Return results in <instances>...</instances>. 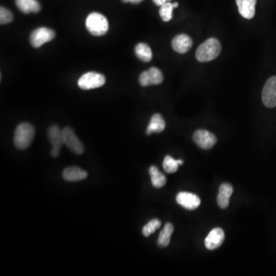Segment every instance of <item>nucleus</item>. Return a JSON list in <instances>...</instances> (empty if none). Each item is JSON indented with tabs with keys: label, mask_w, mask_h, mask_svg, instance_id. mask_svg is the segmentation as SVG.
<instances>
[{
	"label": "nucleus",
	"mask_w": 276,
	"mask_h": 276,
	"mask_svg": "<svg viewBox=\"0 0 276 276\" xmlns=\"http://www.w3.org/2000/svg\"><path fill=\"white\" fill-rule=\"evenodd\" d=\"M262 102L267 108L276 107V76L270 78L265 83L262 90Z\"/></svg>",
	"instance_id": "6e6552de"
},
{
	"label": "nucleus",
	"mask_w": 276,
	"mask_h": 276,
	"mask_svg": "<svg viewBox=\"0 0 276 276\" xmlns=\"http://www.w3.org/2000/svg\"><path fill=\"white\" fill-rule=\"evenodd\" d=\"M49 142L52 145L51 154L53 157L59 156L60 150L64 144L63 131L57 125H52L48 131Z\"/></svg>",
	"instance_id": "423d86ee"
},
{
	"label": "nucleus",
	"mask_w": 276,
	"mask_h": 276,
	"mask_svg": "<svg viewBox=\"0 0 276 276\" xmlns=\"http://www.w3.org/2000/svg\"><path fill=\"white\" fill-rule=\"evenodd\" d=\"M105 77L100 73L90 72L83 74L78 81V86L82 90L98 88L105 84Z\"/></svg>",
	"instance_id": "39448f33"
},
{
	"label": "nucleus",
	"mask_w": 276,
	"mask_h": 276,
	"mask_svg": "<svg viewBox=\"0 0 276 276\" xmlns=\"http://www.w3.org/2000/svg\"><path fill=\"white\" fill-rule=\"evenodd\" d=\"M163 81V73L155 67L150 68L148 71L141 73L139 78V83L143 87L150 85H157Z\"/></svg>",
	"instance_id": "1a4fd4ad"
},
{
	"label": "nucleus",
	"mask_w": 276,
	"mask_h": 276,
	"mask_svg": "<svg viewBox=\"0 0 276 276\" xmlns=\"http://www.w3.org/2000/svg\"><path fill=\"white\" fill-rule=\"evenodd\" d=\"M173 232V226L171 223H166L163 230L160 232L157 243L160 247H166L170 242V238Z\"/></svg>",
	"instance_id": "412c9836"
},
{
	"label": "nucleus",
	"mask_w": 276,
	"mask_h": 276,
	"mask_svg": "<svg viewBox=\"0 0 276 276\" xmlns=\"http://www.w3.org/2000/svg\"><path fill=\"white\" fill-rule=\"evenodd\" d=\"M143 0H122L123 3H131L132 4H139Z\"/></svg>",
	"instance_id": "bb28decb"
},
{
	"label": "nucleus",
	"mask_w": 276,
	"mask_h": 276,
	"mask_svg": "<svg viewBox=\"0 0 276 276\" xmlns=\"http://www.w3.org/2000/svg\"><path fill=\"white\" fill-rule=\"evenodd\" d=\"M16 5L24 14L38 13L41 10L40 4L37 0H16Z\"/></svg>",
	"instance_id": "f3484780"
},
{
	"label": "nucleus",
	"mask_w": 276,
	"mask_h": 276,
	"mask_svg": "<svg viewBox=\"0 0 276 276\" xmlns=\"http://www.w3.org/2000/svg\"><path fill=\"white\" fill-rule=\"evenodd\" d=\"M152 185L155 188H161L166 182V178L155 166H150L149 169Z\"/></svg>",
	"instance_id": "6ab92c4d"
},
{
	"label": "nucleus",
	"mask_w": 276,
	"mask_h": 276,
	"mask_svg": "<svg viewBox=\"0 0 276 276\" xmlns=\"http://www.w3.org/2000/svg\"><path fill=\"white\" fill-rule=\"evenodd\" d=\"M193 41L187 35H178L172 41V48L179 54L187 53L192 48Z\"/></svg>",
	"instance_id": "ddd939ff"
},
{
	"label": "nucleus",
	"mask_w": 276,
	"mask_h": 276,
	"mask_svg": "<svg viewBox=\"0 0 276 276\" xmlns=\"http://www.w3.org/2000/svg\"><path fill=\"white\" fill-rule=\"evenodd\" d=\"M160 226H161V223H160V220H157V219H153V220H150L146 226H144L142 230L143 234L146 237H148L150 235H151L157 229H158Z\"/></svg>",
	"instance_id": "b1692460"
},
{
	"label": "nucleus",
	"mask_w": 276,
	"mask_h": 276,
	"mask_svg": "<svg viewBox=\"0 0 276 276\" xmlns=\"http://www.w3.org/2000/svg\"><path fill=\"white\" fill-rule=\"evenodd\" d=\"M135 54L137 58L144 62L151 61L153 54L149 45L145 43H139L136 45Z\"/></svg>",
	"instance_id": "aec40b11"
},
{
	"label": "nucleus",
	"mask_w": 276,
	"mask_h": 276,
	"mask_svg": "<svg viewBox=\"0 0 276 276\" xmlns=\"http://www.w3.org/2000/svg\"><path fill=\"white\" fill-rule=\"evenodd\" d=\"M173 9H175L173 4L170 2L166 3L160 7L159 13L163 22H169L171 20Z\"/></svg>",
	"instance_id": "4be33fe9"
},
{
	"label": "nucleus",
	"mask_w": 276,
	"mask_h": 276,
	"mask_svg": "<svg viewBox=\"0 0 276 276\" xmlns=\"http://www.w3.org/2000/svg\"><path fill=\"white\" fill-rule=\"evenodd\" d=\"M62 131H63L64 144L66 145V147L75 154L78 155L82 154L84 153V147L73 130L67 127L64 128Z\"/></svg>",
	"instance_id": "0eeeda50"
},
{
	"label": "nucleus",
	"mask_w": 276,
	"mask_h": 276,
	"mask_svg": "<svg viewBox=\"0 0 276 276\" xmlns=\"http://www.w3.org/2000/svg\"><path fill=\"white\" fill-rule=\"evenodd\" d=\"M179 164L177 160H175L170 156H166L163 162V168L167 173H173L177 171Z\"/></svg>",
	"instance_id": "5701e85b"
},
{
	"label": "nucleus",
	"mask_w": 276,
	"mask_h": 276,
	"mask_svg": "<svg viewBox=\"0 0 276 276\" xmlns=\"http://www.w3.org/2000/svg\"><path fill=\"white\" fill-rule=\"evenodd\" d=\"M176 202L181 207L189 210H194L201 205V199L196 194L188 192H180L176 196Z\"/></svg>",
	"instance_id": "9b49d317"
},
{
	"label": "nucleus",
	"mask_w": 276,
	"mask_h": 276,
	"mask_svg": "<svg viewBox=\"0 0 276 276\" xmlns=\"http://www.w3.org/2000/svg\"><path fill=\"white\" fill-rule=\"evenodd\" d=\"M86 29L95 36H102L109 32V21L106 17L99 13H92L86 19Z\"/></svg>",
	"instance_id": "f03ea898"
},
{
	"label": "nucleus",
	"mask_w": 276,
	"mask_h": 276,
	"mask_svg": "<svg viewBox=\"0 0 276 276\" xmlns=\"http://www.w3.org/2000/svg\"><path fill=\"white\" fill-rule=\"evenodd\" d=\"M233 193V188L231 184L223 183L220 187L219 194L217 196V204L221 209H226L229 204V198Z\"/></svg>",
	"instance_id": "2eb2a0df"
},
{
	"label": "nucleus",
	"mask_w": 276,
	"mask_h": 276,
	"mask_svg": "<svg viewBox=\"0 0 276 276\" xmlns=\"http://www.w3.org/2000/svg\"><path fill=\"white\" fill-rule=\"evenodd\" d=\"M13 20V15L10 10L5 7L0 9V23L1 25H7L12 23Z\"/></svg>",
	"instance_id": "393cba45"
},
{
	"label": "nucleus",
	"mask_w": 276,
	"mask_h": 276,
	"mask_svg": "<svg viewBox=\"0 0 276 276\" xmlns=\"http://www.w3.org/2000/svg\"><path fill=\"white\" fill-rule=\"evenodd\" d=\"M239 12L243 18L251 20L255 13L257 0H236Z\"/></svg>",
	"instance_id": "4468645a"
},
{
	"label": "nucleus",
	"mask_w": 276,
	"mask_h": 276,
	"mask_svg": "<svg viewBox=\"0 0 276 276\" xmlns=\"http://www.w3.org/2000/svg\"><path fill=\"white\" fill-rule=\"evenodd\" d=\"M35 129L29 123H22L15 131L14 144L20 150H25L33 142Z\"/></svg>",
	"instance_id": "7ed1b4c3"
},
{
	"label": "nucleus",
	"mask_w": 276,
	"mask_h": 276,
	"mask_svg": "<svg viewBox=\"0 0 276 276\" xmlns=\"http://www.w3.org/2000/svg\"><path fill=\"white\" fill-rule=\"evenodd\" d=\"M225 234L223 229L215 228L212 229L205 239V246L209 250H214L220 247L224 242Z\"/></svg>",
	"instance_id": "f8f14e48"
},
{
	"label": "nucleus",
	"mask_w": 276,
	"mask_h": 276,
	"mask_svg": "<svg viewBox=\"0 0 276 276\" xmlns=\"http://www.w3.org/2000/svg\"><path fill=\"white\" fill-rule=\"evenodd\" d=\"M55 37V31L49 28L40 27L35 29L33 33H31L29 42L33 47L37 49L42 46L44 44L53 40Z\"/></svg>",
	"instance_id": "20e7f679"
},
{
	"label": "nucleus",
	"mask_w": 276,
	"mask_h": 276,
	"mask_svg": "<svg viewBox=\"0 0 276 276\" xmlns=\"http://www.w3.org/2000/svg\"><path fill=\"white\" fill-rule=\"evenodd\" d=\"M221 49L219 40L215 38H210L199 46L196 52V58L201 62L213 61L219 56Z\"/></svg>",
	"instance_id": "f257e3e1"
},
{
	"label": "nucleus",
	"mask_w": 276,
	"mask_h": 276,
	"mask_svg": "<svg viewBox=\"0 0 276 276\" xmlns=\"http://www.w3.org/2000/svg\"><path fill=\"white\" fill-rule=\"evenodd\" d=\"M64 179L67 181H75L83 180L86 179L87 176V172L81 170V168L78 166H69V167L65 168L62 173Z\"/></svg>",
	"instance_id": "dca6fc26"
},
{
	"label": "nucleus",
	"mask_w": 276,
	"mask_h": 276,
	"mask_svg": "<svg viewBox=\"0 0 276 276\" xmlns=\"http://www.w3.org/2000/svg\"><path fill=\"white\" fill-rule=\"evenodd\" d=\"M165 127H166V124L163 117L160 114H155L150 119L146 134L150 135L153 133L162 132L165 129Z\"/></svg>",
	"instance_id": "a211bd4d"
},
{
	"label": "nucleus",
	"mask_w": 276,
	"mask_h": 276,
	"mask_svg": "<svg viewBox=\"0 0 276 276\" xmlns=\"http://www.w3.org/2000/svg\"><path fill=\"white\" fill-rule=\"evenodd\" d=\"M177 163L179 165H182V163H183V162H182V160H177Z\"/></svg>",
	"instance_id": "cd10ccee"
},
{
	"label": "nucleus",
	"mask_w": 276,
	"mask_h": 276,
	"mask_svg": "<svg viewBox=\"0 0 276 276\" xmlns=\"http://www.w3.org/2000/svg\"><path fill=\"white\" fill-rule=\"evenodd\" d=\"M194 142L204 150L211 149L217 143V137L214 134L206 130H198L193 137Z\"/></svg>",
	"instance_id": "9d476101"
},
{
	"label": "nucleus",
	"mask_w": 276,
	"mask_h": 276,
	"mask_svg": "<svg viewBox=\"0 0 276 276\" xmlns=\"http://www.w3.org/2000/svg\"><path fill=\"white\" fill-rule=\"evenodd\" d=\"M171 0H153V2L159 7H161L163 4H166V3L170 2Z\"/></svg>",
	"instance_id": "a878e982"
}]
</instances>
